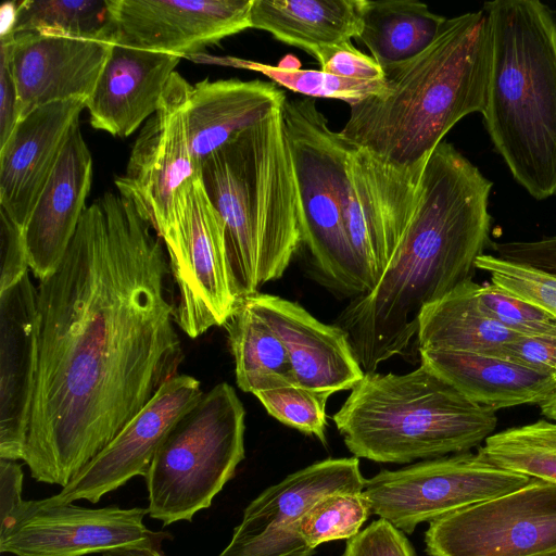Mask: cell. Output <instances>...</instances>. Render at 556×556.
<instances>
[{
    "label": "cell",
    "instance_id": "cell-1",
    "mask_svg": "<svg viewBox=\"0 0 556 556\" xmlns=\"http://www.w3.org/2000/svg\"><path fill=\"white\" fill-rule=\"evenodd\" d=\"M162 241L131 199L106 192L39 280L23 458L36 481L65 486L177 375L182 351Z\"/></svg>",
    "mask_w": 556,
    "mask_h": 556
},
{
    "label": "cell",
    "instance_id": "cell-2",
    "mask_svg": "<svg viewBox=\"0 0 556 556\" xmlns=\"http://www.w3.org/2000/svg\"><path fill=\"white\" fill-rule=\"evenodd\" d=\"M492 181L454 146L429 156L412 222L378 283L352 298L336 325L364 372L402 355L417 338L422 308L472 280L490 242Z\"/></svg>",
    "mask_w": 556,
    "mask_h": 556
},
{
    "label": "cell",
    "instance_id": "cell-3",
    "mask_svg": "<svg viewBox=\"0 0 556 556\" xmlns=\"http://www.w3.org/2000/svg\"><path fill=\"white\" fill-rule=\"evenodd\" d=\"M490 68L484 11L447 18L422 53L383 68L384 91L350 105L339 132L352 148L393 165L425 163L457 122L483 114Z\"/></svg>",
    "mask_w": 556,
    "mask_h": 556
},
{
    "label": "cell",
    "instance_id": "cell-4",
    "mask_svg": "<svg viewBox=\"0 0 556 556\" xmlns=\"http://www.w3.org/2000/svg\"><path fill=\"white\" fill-rule=\"evenodd\" d=\"M201 179L224 224L238 296L260 292L285 274L302 243L281 109L208 155L201 164Z\"/></svg>",
    "mask_w": 556,
    "mask_h": 556
},
{
    "label": "cell",
    "instance_id": "cell-5",
    "mask_svg": "<svg viewBox=\"0 0 556 556\" xmlns=\"http://www.w3.org/2000/svg\"><path fill=\"white\" fill-rule=\"evenodd\" d=\"M491 40L486 130L515 180L556 195V11L538 0L485 2Z\"/></svg>",
    "mask_w": 556,
    "mask_h": 556
},
{
    "label": "cell",
    "instance_id": "cell-6",
    "mask_svg": "<svg viewBox=\"0 0 556 556\" xmlns=\"http://www.w3.org/2000/svg\"><path fill=\"white\" fill-rule=\"evenodd\" d=\"M332 419L355 457L396 464L469 452L497 425L495 410L422 363L403 375L366 372Z\"/></svg>",
    "mask_w": 556,
    "mask_h": 556
},
{
    "label": "cell",
    "instance_id": "cell-7",
    "mask_svg": "<svg viewBox=\"0 0 556 556\" xmlns=\"http://www.w3.org/2000/svg\"><path fill=\"white\" fill-rule=\"evenodd\" d=\"M281 116L296 187L302 243L329 288L351 299L363 294L368 287L343 222L351 146L331 130L313 98L286 100Z\"/></svg>",
    "mask_w": 556,
    "mask_h": 556
},
{
    "label": "cell",
    "instance_id": "cell-8",
    "mask_svg": "<svg viewBox=\"0 0 556 556\" xmlns=\"http://www.w3.org/2000/svg\"><path fill=\"white\" fill-rule=\"evenodd\" d=\"M245 410L220 382L185 412L159 445L148 473V514L164 526L211 506L244 458Z\"/></svg>",
    "mask_w": 556,
    "mask_h": 556
},
{
    "label": "cell",
    "instance_id": "cell-9",
    "mask_svg": "<svg viewBox=\"0 0 556 556\" xmlns=\"http://www.w3.org/2000/svg\"><path fill=\"white\" fill-rule=\"evenodd\" d=\"M161 239L178 288L175 323L192 339L224 326L241 299L231 278L224 224L201 178L177 197Z\"/></svg>",
    "mask_w": 556,
    "mask_h": 556
},
{
    "label": "cell",
    "instance_id": "cell-10",
    "mask_svg": "<svg viewBox=\"0 0 556 556\" xmlns=\"http://www.w3.org/2000/svg\"><path fill=\"white\" fill-rule=\"evenodd\" d=\"M533 478L501 468L479 450L427 459L366 480L371 513L404 533L417 525L528 484Z\"/></svg>",
    "mask_w": 556,
    "mask_h": 556
},
{
    "label": "cell",
    "instance_id": "cell-11",
    "mask_svg": "<svg viewBox=\"0 0 556 556\" xmlns=\"http://www.w3.org/2000/svg\"><path fill=\"white\" fill-rule=\"evenodd\" d=\"M430 556L556 554V483L532 479L504 495L430 521Z\"/></svg>",
    "mask_w": 556,
    "mask_h": 556
},
{
    "label": "cell",
    "instance_id": "cell-12",
    "mask_svg": "<svg viewBox=\"0 0 556 556\" xmlns=\"http://www.w3.org/2000/svg\"><path fill=\"white\" fill-rule=\"evenodd\" d=\"M426 163L396 166L351 147L343 222L368 291L382 277L412 222Z\"/></svg>",
    "mask_w": 556,
    "mask_h": 556
},
{
    "label": "cell",
    "instance_id": "cell-13",
    "mask_svg": "<svg viewBox=\"0 0 556 556\" xmlns=\"http://www.w3.org/2000/svg\"><path fill=\"white\" fill-rule=\"evenodd\" d=\"M191 87L177 72L170 76L159 110L132 146L125 175L115 179L118 193L132 200L160 237L177 197L201 178L187 127Z\"/></svg>",
    "mask_w": 556,
    "mask_h": 556
},
{
    "label": "cell",
    "instance_id": "cell-14",
    "mask_svg": "<svg viewBox=\"0 0 556 556\" xmlns=\"http://www.w3.org/2000/svg\"><path fill=\"white\" fill-rule=\"evenodd\" d=\"M148 508H87L24 501L11 525L0 532V552L15 556H86L119 547H161L172 535L152 531L143 518Z\"/></svg>",
    "mask_w": 556,
    "mask_h": 556
},
{
    "label": "cell",
    "instance_id": "cell-15",
    "mask_svg": "<svg viewBox=\"0 0 556 556\" xmlns=\"http://www.w3.org/2000/svg\"><path fill=\"white\" fill-rule=\"evenodd\" d=\"M366 479L357 457L328 458L287 476L244 509L219 556H312L298 531L307 509L325 494L362 492Z\"/></svg>",
    "mask_w": 556,
    "mask_h": 556
},
{
    "label": "cell",
    "instance_id": "cell-16",
    "mask_svg": "<svg viewBox=\"0 0 556 556\" xmlns=\"http://www.w3.org/2000/svg\"><path fill=\"white\" fill-rule=\"evenodd\" d=\"M200 386V381L189 375H175L165 381L122 431L61 492L45 498L46 502L70 504L86 500L98 503L131 478H146L167 431L202 396Z\"/></svg>",
    "mask_w": 556,
    "mask_h": 556
},
{
    "label": "cell",
    "instance_id": "cell-17",
    "mask_svg": "<svg viewBox=\"0 0 556 556\" xmlns=\"http://www.w3.org/2000/svg\"><path fill=\"white\" fill-rule=\"evenodd\" d=\"M252 0H110L115 41L186 56L251 28Z\"/></svg>",
    "mask_w": 556,
    "mask_h": 556
},
{
    "label": "cell",
    "instance_id": "cell-18",
    "mask_svg": "<svg viewBox=\"0 0 556 556\" xmlns=\"http://www.w3.org/2000/svg\"><path fill=\"white\" fill-rule=\"evenodd\" d=\"M10 50L18 121L33 110L91 97L113 42L40 33L0 37Z\"/></svg>",
    "mask_w": 556,
    "mask_h": 556
},
{
    "label": "cell",
    "instance_id": "cell-19",
    "mask_svg": "<svg viewBox=\"0 0 556 556\" xmlns=\"http://www.w3.org/2000/svg\"><path fill=\"white\" fill-rule=\"evenodd\" d=\"M37 289L0 291V458H24L38 368Z\"/></svg>",
    "mask_w": 556,
    "mask_h": 556
},
{
    "label": "cell",
    "instance_id": "cell-20",
    "mask_svg": "<svg viewBox=\"0 0 556 556\" xmlns=\"http://www.w3.org/2000/svg\"><path fill=\"white\" fill-rule=\"evenodd\" d=\"M283 342L298 386L328 397L365 376L346 333L319 321L296 302L267 293L243 298Z\"/></svg>",
    "mask_w": 556,
    "mask_h": 556
},
{
    "label": "cell",
    "instance_id": "cell-21",
    "mask_svg": "<svg viewBox=\"0 0 556 556\" xmlns=\"http://www.w3.org/2000/svg\"><path fill=\"white\" fill-rule=\"evenodd\" d=\"M83 100L52 102L20 119L0 147V207L24 228L79 116Z\"/></svg>",
    "mask_w": 556,
    "mask_h": 556
},
{
    "label": "cell",
    "instance_id": "cell-22",
    "mask_svg": "<svg viewBox=\"0 0 556 556\" xmlns=\"http://www.w3.org/2000/svg\"><path fill=\"white\" fill-rule=\"evenodd\" d=\"M92 157L77 124L23 228L29 269L39 280L54 273L86 210Z\"/></svg>",
    "mask_w": 556,
    "mask_h": 556
},
{
    "label": "cell",
    "instance_id": "cell-23",
    "mask_svg": "<svg viewBox=\"0 0 556 556\" xmlns=\"http://www.w3.org/2000/svg\"><path fill=\"white\" fill-rule=\"evenodd\" d=\"M181 56L113 42L86 103L93 128L125 138L160 108Z\"/></svg>",
    "mask_w": 556,
    "mask_h": 556
},
{
    "label": "cell",
    "instance_id": "cell-24",
    "mask_svg": "<svg viewBox=\"0 0 556 556\" xmlns=\"http://www.w3.org/2000/svg\"><path fill=\"white\" fill-rule=\"evenodd\" d=\"M282 89L263 80L204 79L191 87L187 127L192 153L202 162L240 131L279 111Z\"/></svg>",
    "mask_w": 556,
    "mask_h": 556
},
{
    "label": "cell",
    "instance_id": "cell-25",
    "mask_svg": "<svg viewBox=\"0 0 556 556\" xmlns=\"http://www.w3.org/2000/svg\"><path fill=\"white\" fill-rule=\"evenodd\" d=\"M421 363L472 403L493 410L542 404L556 381L505 358L464 352L419 351Z\"/></svg>",
    "mask_w": 556,
    "mask_h": 556
},
{
    "label": "cell",
    "instance_id": "cell-26",
    "mask_svg": "<svg viewBox=\"0 0 556 556\" xmlns=\"http://www.w3.org/2000/svg\"><path fill=\"white\" fill-rule=\"evenodd\" d=\"M363 4L364 0H252L250 24L316 59L323 49L357 38Z\"/></svg>",
    "mask_w": 556,
    "mask_h": 556
},
{
    "label": "cell",
    "instance_id": "cell-27",
    "mask_svg": "<svg viewBox=\"0 0 556 556\" xmlns=\"http://www.w3.org/2000/svg\"><path fill=\"white\" fill-rule=\"evenodd\" d=\"M480 286L473 280L465 281L422 308L417 331L418 351L495 356L503 345L519 337L482 309Z\"/></svg>",
    "mask_w": 556,
    "mask_h": 556
},
{
    "label": "cell",
    "instance_id": "cell-28",
    "mask_svg": "<svg viewBox=\"0 0 556 556\" xmlns=\"http://www.w3.org/2000/svg\"><path fill=\"white\" fill-rule=\"evenodd\" d=\"M446 20L417 0H364L356 40L384 68L422 53L438 38Z\"/></svg>",
    "mask_w": 556,
    "mask_h": 556
},
{
    "label": "cell",
    "instance_id": "cell-29",
    "mask_svg": "<svg viewBox=\"0 0 556 556\" xmlns=\"http://www.w3.org/2000/svg\"><path fill=\"white\" fill-rule=\"evenodd\" d=\"M223 327L227 331L240 390L254 395L296 384L283 342L245 299H241Z\"/></svg>",
    "mask_w": 556,
    "mask_h": 556
},
{
    "label": "cell",
    "instance_id": "cell-30",
    "mask_svg": "<svg viewBox=\"0 0 556 556\" xmlns=\"http://www.w3.org/2000/svg\"><path fill=\"white\" fill-rule=\"evenodd\" d=\"M29 31L114 42L116 27L110 0L17 1L8 36Z\"/></svg>",
    "mask_w": 556,
    "mask_h": 556
},
{
    "label": "cell",
    "instance_id": "cell-31",
    "mask_svg": "<svg viewBox=\"0 0 556 556\" xmlns=\"http://www.w3.org/2000/svg\"><path fill=\"white\" fill-rule=\"evenodd\" d=\"M478 450L501 468L556 483V421L540 419L502 430Z\"/></svg>",
    "mask_w": 556,
    "mask_h": 556
},
{
    "label": "cell",
    "instance_id": "cell-32",
    "mask_svg": "<svg viewBox=\"0 0 556 556\" xmlns=\"http://www.w3.org/2000/svg\"><path fill=\"white\" fill-rule=\"evenodd\" d=\"M239 66L258 72L281 87L308 98L338 99L356 104L384 91V80L353 79L326 73L321 70H302L292 55L286 56L277 66L254 61L236 60Z\"/></svg>",
    "mask_w": 556,
    "mask_h": 556
},
{
    "label": "cell",
    "instance_id": "cell-33",
    "mask_svg": "<svg viewBox=\"0 0 556 556\" xmlns=\"http://www.w3.org/2000/svg\"><path fill=\"white\" fill-rule=\"evenodd\" d=\"M371 513L363 491H336L318 498L303 515L298 531L313 549L337 540H350L359 533Z\"/></svg>",
    "mask_w": 556,
    "mask_h": 556
},
{
    "label": "cell",
    "instance_id": "cell-34",
    "mask_svg": "<svg viewBox=\"0 0 556 556\" xmlns=\"http://www.w3.org/2000/svg\"><path fill=\"white\" fill-rule=\"evenodd\" d=\"M476 267L488 273L493 285L556 318L555 274L491 254L480 255Z\"/></svg>",
    "mask_w": 556,
    "mask_h": 556
},
{
    "label": "cell",
    "instance_id": "cell-35",
    "mask_svg": "<svg viewBox=\"0 0 556 556\" xmlns=\"http://www.w3.org/2000/svg\"><path fill=\"white\" fill-rule=\"evenodd\" d=\"M254 395L271 417L327 444L328 397L298 384L260 391Z\"/></svg>",
    "mask_w": 556,
    "mask_h": 556
},
{
    "label": "cell",
    "instance_id": "cell-36",
    "mask_svg": "<svg viewBox=\"0 0 556 556\" xmlns=\"http://www.w3.org/2000/svg\"><path fill=\"white\" fill-rule=\"evenodd\" d=\"M482 309L509 331L522 337H556V318L491 283L481 285Z\"/></svg>",
    "mask_w": 556,
    "mask_h": 556
},
{
    "label": "cell",
    "instance_id": "cell-37",
    "mask_svg": "<svg viewBox=\"0 0 556 556\" xmlns=\"http://www.w3.org/2000/svg\"><path fill=\"white\" fill-rule=\"evenodd\" d=\"M342 556H415V553L404 532L380 518L348 540Z\"/></svg>",
    "mask_w": 556,
    "mask_h": 556
},
{
    "label": "cell",
    "instance_id": "cell-38",
    "mask_svg": "<svg viewBox=\"0 0 556 556\" xmlns=\"http://www.w3.org/2000/svg\"><path fill=\"white\" fill-rule=\"evenodd\" d=\"M320 70L353 79H381L383 68L372 58L356 49L351 41L323 49L316 56Z\"/></svg>",
    "mask_w": 556,
    "mask_h": 556
},
{
    "label": "cell",
    "instance_id": "cell-39",
    "mask_svg": "<svg viewBox=\"0 0 556 556\" xmlns=\"http://www.w3.org/2000/svg\"><path fill=\"white\" fill-rule=\"evenodd\" d=\"M0 291L28 274L29 264L23 228L0 207Z\"/></svg>",
    "mask_w": 556,
    "mask_h": 556
},
{
    "label": "cell",
    "instance_id": "cell-40",
    "mask_svg": "<svg viewBox=\"0 0 556 556\" xmlns=\"http://www.w3.org/2000/svg\"><path fill=\"white\" fill-rule=\"evenodd\" d=\"M556 381V337H522L503 345L495 355Z\"/></svg>",
    "mask_w": 556,
    "mask_h": 556
},
{
    "label": "cell",
    "instance_id": "cell-41",
    "mask_svg": "<svg viewBox=\"0 0 556 556\" xmlns=\"http://www.w3.org/2000/svg\"><path fill=\"white\" fill-rule=\"evenodd\" d=\"M496 256L556 275V236L535 241L492 243Z\"/></svg>",
    "mask_w": 556,
    "mask_h": 556
},
{
    "label": "cell",
    "instance_id": "cell-42",
    "mask_svg": "<svg viewBox=\"0 0 556 556\" xmlns=\"http://www.w3.org/2000/svg\"><path fill=\"white\" fill-rule=\"evenodd\" d=\"M18 123L17 90L12 73L9 46L0 41V147Z\"/></svg>",
    "mask_w": 556,
    "mask_h": 556
},
{
    "label": "cell",
    "instance_id": "cell-43",
    "mask_svg": "<svg viewBox=\"0 0 556 556\" xmlns=\"http://www.w3.org/2000/svg\"><path fill=\"white\" fill-rule=\"evenodd\" d=\"M23 470L16 460L0 458V532L22 506Z\"/></svg>",
    "mask_w": 556,
    "mask_h": 556
},
{
    "label": "cell",
    "instance_id": "cell-44",
    "mask_svg": "<svg viewBox=\"0 0 556 556\" xmlns=\"http://www.w3.org/2000/svg\"><path fill=\"white\" fill-rule=\"evenodd\" d=\"M102 556H165L162 553L161 547L139 544L110 549L102 553Z\"/></svg>",
    "mask_w": 556,
    "mask_h": 556
},
{
    "label": "cell",
    "instance_id": "cell-45",
    "mask_svg": "<svg viewBox=\"0 0 556 556\" xmlns=\"http://www.w3.org/2000/svg\"><path fill=\"white\" fill-rule=\"evenodd\" d=\"M541 413L547 419L556 421V390L542 404H540Z\"/></svg>",
    "mask_w": 556,
    "mask_h": 556
},
{
    "label": "cell",
    "instance_id": "cell-46",
    "mask_svg": "<svg viewBox=\"0 0 556 556\" xmlns=\"http://www.w3.org/2000/svg\"><path fill=\"white\" fill-rule=\"evenodd\" d=\"M545 556H556V554L545 555Z\"/></svg>",
    "mask_w": 556,
    "mask_h": 556
}]
</instances>
